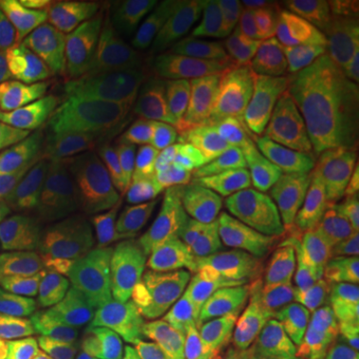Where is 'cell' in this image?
I'll list each match as a JSON object with an SVG mask.
<instances>
[{
    "mask_svg": "<svg viewBox=\"0 0 359 359\" xmlns=\"http://www.w3.org/2000/svg\"><path fill=\"white\" fill-rule=\"evenodd\" d=\"M264 212L256 205L138 194L104 226L96 252L106 268L208 266L244 244Z\"/></svg>",
    "mask_w": 359,
    "mask_h": 359,
    "instance_id": "6da1fadb",
    "label": "cell"
},
{
    "mask_svg": "<svg viewBox=\"0 0 359 359\" xmlns=\"http://www.w3.org/2000/svg\"><path fill=\"white\" fill-rule=\"evenodd\" d=\"M294 154L287 136L170 148L134 162L130 188L134 196L192 198L266 210Z\"/></svg>",
    "mask_w": 359,
    "mask_h": 359,
    "instance_id": "7a4b0ae2",
    "label": "cell"
},
{
    "mask_svg": "<svg viewBox=\"0 0 359 359\" xmlns=\"http://www.w3.org/2000/svg\"><path fill=\"white\" fill-rule=\"evenodd\" d=\"M278 136H285V110L245 80L226 56L218 34H212L192 100L170 148Z\"/></svg>",
    "mask_w": 359,
    "mask_h": 359,
    "instance_id": "3957f363",
    "label": "cell"
},
{
    "mask_svg": "<svg viewBox=\"0 0 359 359\" xmlns=\"http://www.w3.org/2000/svg\"><path fill=\"white\" fill-rule=\"evenodd\" d=\"M208 26L196 25L130 72V144L138 160L168 150L192 100Z\"/></svg>",
    "mask_w": 359,
    "mask_h": 359,
    "instance_id": "277c9868",
    "label": "cell"
},
{
    "mask_svg": "<svg viewBox=\"0 0 359 359\" xmlns=\"http://www.w3.org/2000/svg\"><path fill=\"white\" fill-rule=\"evenodd\" d=\"M74 110L104 148L130 146V70L98 46H88L66 60L44 84Z\"/></svg>",
    "mask_w": 359,
    "mask_h": 359,
    "instance_id": "5b68a950",
    "label": "cell"
},
{
    "mask_svg": "<svg viewBox=\"0 0 359 359\" xmlns=\"http://www.w3.org/2000/svg\"><path fill=\"white\" fill-rule=\"evenodd\" d=\"M268 226L283 238L351 252L353 245L335 216L330 160L304 154L287 164L269 200Z\"/></svg>",
    "mask_w": 359,
    "mask_h": 359,
    "instance_id": "8992f818",
    "label": "cell"
},
{
    "mask_svg": "<svg viewBox=\"0 0 359 359\" xmlns=\"http://www.w3.org/2000/svg\"><path fill=\"white\" fill-rule=\"evenodd\" d=\"M198 14L194 4L184 2H112L104 4L94 18V40L120 65L136 68L186 36L196 26Z\"/></svg>",
    "mask_w": 359,
    "mask_h": 359,
    "instance_id": "52a82bcc",
    "label": "cell"
},
{
    "mask_svg": "<svg viewBox=\"0 0 359 359\" xmlns=\"http://www.w3.org/2000/svg\"><path fill=\"white\" fill-rule=\"evenodd\" d=\"M11 112L20 150L32 162L48 168L78 166L104 150L88 124L44 86L20 94Z\"/></svg>",
    "mask_w": 359,
    "mask_h": 359,
    "instance_id": "ba28073f",
    "label": "cell"
},
{
    "mask_svg": "<svg viewBox=\"0 0 359 359\" xmlns=\"http://www.w3.org/2000/svg\"><path fill=\"white\" fill-rule=\"evenodd\" d=\"M204 269L150 264L106 268L92 282L82 313L98 321H116L178 304L204 278Z\"/></svg>",
    "mask_w": 359,
    "mask_h": 359,
    "instance_id": "9c48e42d",
    "label": "cell"
},
{
    "mask_svg": "<svg viewBox=\"0 0 359 359\" xmlns=\"http://www.w3.org/2000/svg\"><path fill=\"white\" fill-rule=\"evenodd\" d=\"M116 196L108 190L84 194L70 204L22 224H0V244L46 262H65L88 248L114 216Z\"/></svg>",
    "mask_w": 359,
    "mask_h": 359,
    "instance_id": "30bf717a",
    "label": "cell"
},
{
    "mask_svg": "<svg viewBox=\"0 0 359 359\" xmlns=\"http://www.w3.org/2000/svg\"><path fill=\"white\" fill-rule=\"evenodd\" d=\"M86 264L76 259L44 282L0 304V346H32L65 332L82 316Z\"/></svg>",
    "mask_w": 359,
    "mask_h": 359,
    "instance_id": "8fae6325",
    "label": "cell"
},
{
    "mask_svg": "<svg viewBox=\"0 0 359 359\" xmlns=\"http://www.w3.org/2000/svg\"><path fill=\"white\" fill-rule=\"evenodd\" d=\"M316 8L313 0H250L231 8L219 44L240 72H262L285 36Z\"/></svg>",
    "mask_w": 359,
    "mask_h": 359,
    "instance_id": "7c38bea8",
    "label": "cell"
},
{
    "mask_svg": "<svg viewBox=\"0 0 359 359\" xmlns=\"http://www.w3.org/2000/svg\"><path fill=\"white\" fill-rule=\"evenodd\" d=\"M96 166L78 164L48 168L32 160H16L0 168V218L22 224L90 192Z\"/></svg>",
    "mask_w": 359,
    "mask_h": 359,
    "instance_id": "4fadbf2b",
    "label": "cell"
},
{
    "mask_svg": "<svg viewBox=\"0 0 359 359\" xmlns=\"http://www.w3.org/2000/svg\"><path fill=\"white\" fill-rule=\"evenodd\" d=\"M0 16L32 62V88L42 86L94 40V22L56 18L42 11L36 0H0Z\"/></svg>",
    "mask_w": 359,
    "mask_h": 359,
    "instance_id": "5bb4252c",
    "label": "cell"
},
{
    "mask_svg": "<svg viewBox=\"0 0 359 359\" xmlns=\"http://www.w3.org/2000/svg\"><path fill=\"white\" fill-rule=\"evenodd\" d=\"M355 6L358 0H327L295 28L264 78V94L269 100H290L304 90Z\"/></svg>",
    "mask_w": 359,
    "mask_h": 359,
    "instance_id": "9a60e30c",
    "label": "cell"
},
{
    "mask_svg": "<svg viewBox=\"0 0 359 359\" xmlns=\"http://www.w3.org/2000/svg\"><path fill=\"white\" fill-rule=\"evenodd\" d=\"M126 321L146 359H222L216 341L190 304L178 302Z\"/></svg>",
    "mask_w": 359,
    "mask_h": 359,
    "instance_id": "2e32d148",
    "label": "cell"
},
{
    "mask_svg": "<svg viewBox=\"0 0 359 359\" xmlns=\"http://www.w3.org/2000/svg\"><path fill=\"white\" fill-rule=\"evenodd\" d=\"M359 80V0L347 25L304 86V106H316L344 94Z\"/></svg>",
    "mask_w": 359,
    "mask_h": 359,
    "instance_id": "e0dca14e",
    "label": "cell"
},
{
    "mask_svg": "<svg viewBox=\"0 0 359 359\" xmlns=\"http://www.w3.org/2000/svg\"><path fill=\"white\" fill-rule=\"evenodd\" d=\"M309 244L292 238H276L269 242L256 259H252L242 271L238 283H248L264 290H299L306 266Z\"/></svg>",
    "mask_w": 359,
    "mask_h": 359,
    "instance_id": "ac0fdd59",
    "label": "cell"
},
{
    "mask_svg": "<svg viewBox=\"0 0 359 359\" xmlns=\"http://www.w3.org/2000/svg\"><path fill=\"white\" fill-rule=\"evenodd\" d=\"M308 140L325 160H359V110L341 104L321 106L309 116Z\"/></svg>",
    "mask_w": 359,
    "mask_h": 359,
    "instance_id": "d6986e66",
    "label": "cell"
},
{
    "mask_svg": "<svg viewBox=\"0 0 359 359\" xmlns=\"http://www.w3.org/2000/svg\"><path fill=\"white\" fill-rule=\"evenodd\" d=\"M320 302L302 290H285L278 295L269 316V337L266 351H306L309 349V327Z\"/></svg>",
    "mask_w": 359,
    "mask_h": 359,
    "instance_id": "ffe728a7",
    "label": "cell"
},
{
    "mask_svg": "<svg viewBox=\"0 0 359 359\" xmlns=\"http://www.w3.org/2000/svg\"><path fill=\"white\" fill-rule=\"evenodd\" d=\"M355 280V262L347 252L325 244H309L306 273L299 290L323 302L349 287Z\"/></svg>",
    "mask_w": 359,
    "mask_h": 359,
    "instance_id": "44dd1931",
    "label": "cell"
},
{
    "mask_svg": "<svg viewBox=\"0 0 359 359\" xmlns=\"http://www.w3.org/2000/svg\"><path fill=\"white\" fill-rule=\"evenodd\" d=\"M230 297L244 339L245 359H264L269 337L271 292L248 283H236Z\"/></svg>",
    "mask_w": 359,
    "mask_h": 359,
    "instance_id": "7402d4cb",
    "label": "cell"
},
{
    "mask_svg": "<svg viewBox=\"0 0 359 359\" xmlns=\"http://www.w3.org/2000/svg\"><path fill=\"white\" fill-rule=\"evenodd\" d=\"M198 316L216 341L222 359H245L244 339L230 294L218 287H205L198 297Z\"/></svg>",
    "mask_w": 359,
    "mask_h": 359,
    "instance_id": "603a6c76",
    "label": "cell"
},
{
    "mask_svg": "<svg viewBox=\"0 0 359 359\" xmlns=\"http://www.w3.org/2000/svg\"><path fill=\"white\" fill-rule=\"evenodd\" d=\"M330 166L335 216L355 248L359 244V160H332Z\"/></svg>",
    "mask_w": 359,
    "mask_h": 359,
    "instance_id": "cb8c5ba5",
    "label": "cell"
},
{
    "mask_svg": "<svg viewBox=\"0 0 359 359\" xmlns=\"http://www.w3.org/2000/svg\"><path fill=\"white\" fill-rule=\"evenodd\" d=\"M30 88L32 62L11 26L0 16V102L13 104Z\"/></svg>",
    "mask_w": 359,
    "mask_h": 359,
    "instance_id": "d4e9b609",
    "label": "cell"
},
{
    "mask_svg": "<svg viewBox=\"0 0 359 359\" xmlns=\"http://www.w3.org/2000/svg\"><path fill=\"white\" fill-rule=\"evenodd\" d=\"M56 269H60L56 262L30 257L0 244V304L44 282Z\"/></svg>",
    "mask_w": 359,
    "mask_h": 359,
    "instance_id": "484cf974",
    "label": "cell"
},
{
    "mask_svg": "<svg viewBox=\"0 0 359 359\" xmlns=\"http://www.w3.org/2000/svg\"><path fill=\"white\" fill-rule=\"evenodd\" d=\"M90 359H146L128 321H100Z\"/></svg>",
    "mask_w": 359,
    "mask_h": 359,
    "instance_id": "4316f807",
    "label": "cell"
},
{
    "mask_svg": "<svg viewBox=\"0 0 359 359\" xmlns=\"http://www.w3.org/2000/svg\"><path fill=\"white\" fill-rule=\"evenodd\" d=\"M98 320L82 313L72 323V327L58 337L44 359H90L98 334Z\"/></svg>",
    "mask_w": 359,
    "mask_h": 359,
    "instance_id": "83f0119b",
    "label": "cell"
},
{
    "mask_svg": "<svg viewBox=\"0 0 359 359\" xmlns=\"http://www.w3.org/2000/svg\"><path fill=\"white\" fill-rule=\"evenodd\" d=\"M40 8L62 20H88L100 14L104 2L98 0H39Z\"/></svg>",
    "mask_w": 359,
    "mask_h": 359,
    "instance_id": "f1b7e54d",
    "label": "cell"
},
{
    "mask_svg": "<svg viewBox=\"0 0 359 359\" xmlns=\"http://www.w3.org/2000/svg\"><path fill=\"white\" fill-rule=\"evenodd\" d=\"M311 359H359V334L344 327L334 339L309 347Z\"/></svg>",
    "mask_w": 359,
    "mask_h": 359,
    "instance_id": "f546056e",
    "label": "cell"
},
{
    "mask_svg": "<svg viewBox=\"0 0 359 359\" xmlns=\"http://www.w3.org/2000/svg\"><path fill=\"white\" fill-rule=\"evenodd\" d=\"M20 156H22V150L16 140L11 104L0 102V168L13 164Z\"/></svg>",
    "mask_w": 359,
    "mask_h": 359,
    "instance_id": "4dcf8cb0",
    "label": "cell"
},
{
    "mask_svg": "<svg viewBox=\"0 0 359 359\" xmlns=\"http://www.w3.org/2000/svg\"><path fill=\"white\" fill-rule=\"evenodd\" d=\"M70 327H72V325H70ZM70 327H68V330H70ZM65 332H58V334L48 335V337L40 339V341L32 344V346H25V347L0 346V359H44V355L50 351V347L58 341V337L65 334Z\"/></svg>",
    "mask_w": 359,
    "mask_h": 359,
    "instance_id": "1f68e13d",
    "label": "cell"
},
{
    "mask_svg": "<svg viewBox=\"0 0 359 359\" xmlns=\"http://www.w3.org/2000/svg\"><path fill=\"white\" fill-rule=\"evenodd\" d=\"M346 327L351 330V332H355V334H359V285L353 287V308H351V313L347 318Z\"/></svg>",
    "mask_w": 359,
    "mask_h": 359,
    "instance_id": "d6a6232c",
    "label": "cell"
},
{
    "mask_svg": "<svg viewBox=\"0 0 359 359\" xmlns=\"http://www.w3.org/2000/svg\"><path fill=\"white\" fill-rule=\"evenodd\" d=\"M339 104H341V106H347V108H355V110H359V80L353 86H349V88L341 94Z\"/></svg>",
    "mask_w": 359,
    "mask_h": 359,
    "instance_id": "836d02e7",
    "label": "cell"
},
{
    "mask_svg": "<svg viewBox=\"0 0 359 359\" xmlns=\"http://www.w3.org/2000/svg\"><path fill=\"white\" fill-rule=\"evenodd\" d=\"M264 359H311L309 349L306 351H295V353H285V351H266Z\"/></svg>",
    "mask_w": 359,
    "mask_h": 359,
    "instance_id": "e575fe53",
    "label": "cell"
},
{
    "mask_svg": "<svg viewBox=\"0 0 359 359\" xmlns=\"http://www.w3.org/2000/svg\"><path fill=\"white\" fill-rule=\"evenodd\" d=\"M349 256L353 257V262H355V268H358L359 266V244L355 245L353 250H351V254H349Z\"/></svg>",
    "mask_w": 359,
    "mask_h": 359,
    "instance_id": "d590c367",
    "label": "cell"
},
{
    "mask_svg": "<svg viewBox=\"0 0 359 359\" xmlns=\"http://www.w3.org/2000/svg\"><path fill=\"white\" fill-rule=\"evenodd\" d=\"M358 282H359V276H358Z\"/></svg>",
    "mask_w": 359,
    "mask_h": 359,
    "instance_id": "8d00e7d4",
    "label": "cell"
}]
</instances>
